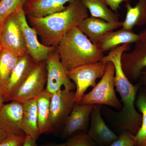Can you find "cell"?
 <instances>
[{"instance_id":"31","label":"cell","mask_w":146,"mask_h":146,"mask_svg":"<svg viewBox=\"0 0 146 146\" xmlns=\"http://www.w3.org/2000/svg\"><path fill=\"white\" fill-rule=\"evenodd\" d=\"M8 133L0 128V143L5 139Z\"/></svg>"},{"instance_id":"26","label":"cell","mask_w":146,"mask_h":146,"mask_svg":"<svg viewBox=\"0 0 146 146\" xmlns=\"http://www.w3.org/2000/svg\"><path fill=\"white\" fill-rule=\"evenodd\" d=\"M65 146H99L87 132H77L69 137Z\"/></svg>"},{"instance_id":"25","label":"cell","mask_w":146,"mask_h":146,"mask_svg":"<svg viewBox=\"0 0 146 146\" xmlns=\"http://www.w3.org/2000/svg\"><path fill=\"white\" fill-rule=\"evenodd\" d=\"M28 0H0V25L7 18L21 8Z\"/></svg>"},{"instance_id":"35","label":"cell","mask_w":146,"mask_h":146,"mask_svg":"<svg viewBox=\"0 0 146 146\" xmlns=\"http://www.w3.org/2000/svg\"><path fill=\"white\" fill-rule=\"evenodd\" d=\"M0 30H1V25H0ZM2 50L3 48L1 44V39H0V54H1Z\"/></svg>"},{"instance_id":"10","label":"cell","mask_w":146,"mask_h":146,"mask_svg":"<svg viewBox=\"0 0 146 146\" xmlns=\"http://www.w3.org/2000/svg\"><path fill=\"white\" fill-rule=\"evenodd\" d=\"M16 12L27 53L36 63L46 61L49 54L55 50V47L46 46L39 42L36 31L29 25L23 8L19 9Z\"/></svg>"},{"instance_id":"22","label":"cell","mask_w":146,"mask_h":146,"mask_svg":"<svg viewBox=\"0 0 146 146\" xmlns=\"http://www.w3.org/2000/svg\"><path fill=\"white\" fill-rule=\"evenodd\" d=\"M91 16L115 24L119 23V15L109 8L105 0H82Z\"/></svg>"},{"instance_id":"30","label":"cell","mask_w":146,"mask_h":146,"mask_svg":"<svg viewBox=\"0 0 146 146\" xmlns=\"http://www.w3.org/2000/svg\"><path fill=\"white\" fill-rule=\"evenodd\" d=\"M36 141L31 136L26 135L23 143L21 146H37Z\"/></svg>"},{"instance_id":"15","label":"cell","mask_w":146,"mask_h":146,"mask_svg":"<svg viewBox=\"0 0 146 146\" xmlns=\"http://www.w3.org/2000/svg\"><path fill=\"white\" fill-rule=\"evenodd\" d=\"M36 64L27 53L19 56L3 94L4 102L23 84Z\"/></svg>"},{"instance_id":"1","label":"cell","mask_w":146,"mask_h":146,"mask_svg":"<svg viewBox=\"0 0 146 146\" xmlns=\"http://www.w3.org/2000/svg\"><path fill=\"white\" fill-rule=\"evenodd\" d=\"M131 49L130 44H124L111 50L104 56L101 61L110 62L115 69V87L121 96L122 108L118 114V122L121 131H127L135 135L141 127L142 115L137 111L135 106L139 86L134 85L128 79L122 68V56Z\"/></svg>"},{"instance_id":"19","label":"cell","mask_w":146,"mask_h":146,"mask_svg":"<svg viewBox=\"0 0 146 146\" xmlns=\"http://www.w3.org/2000/svg\"><path fill=\"white\" fill-rule=\"evenodd\" d=\"M23 114L21 129L26 135L37 140L40 134L38 125L37 105L36 99L23 104Z\"/></svg>"},{"instance_id":"7","label":"cell","mask_w":146,"mask_h":146,"mask_svg":"<svg viewBox=\"0 0 146 146\" xmlns=\"http://www.w3.org/2000/svg\"><path fill=\"white\" fill-rule=\"evenodd\" d=\"M139 35L134 49L124 53L121 59L123 71L131 83L136 81L146 69V29Z\"/></svg>"},{"instance_id":"28","label":"cell","mask_w":146,"mask_h":146,"mask_svg":"<svg viewBox=\"0 0 146 146\" xmlns=\"http://www.w3.org/2000/svg\"><path fill=\"white\" fill-rule=\"evenodd\" d=\"M26 135L9 133L5 139L0 143V146H21L23 143Z\"/></svg>"},{"instance_id":"2","label":"cell","mask_w":146,"mask_h":146,"mask_svg":"<svg viewBox=\"0 0 146 146\" xmlns=\"http://www.w3.org/2000/svg\"><path fill=\"white\" fill-rule=\"evenodd\" d=\"M88 16L89 11L82 0H72L62 11L39 18L31 16L27 18L42 44L56 47L69 31L78 27Z\"/></svg>"},{"instance_id":"29","label":"cell","mask_w":146,"mask_h":146,"mask_svg":"<svg viewBox=\"0 0 146 146\" xmlns=\"http://www.w3.org/2000/svg\"><path fill=\"white\" fill-rule=\"evenodd\" d=\"M131 0H105L107 5L111 10L117 13L121 4L123 2L130 3Z\"/></svg>"},{"instance_id":"14","label":"cell","mask_w":146,"mask_h":146,"mask_svg":"<svg viewBox=\"0 0 146 146\" xmlns=\"http://www.w3.org/2000/svg\"><path fill=\"white\" fill-rule=\"evenodd\" d=\"M23 106L21 103L11 101L4 104L0 110V128L7 133L26 135L21 129Z\"/></svg>"},{"instance_id":"27","label":"cell","mask_w":146,"mask_h":146,"mask_svg":"<svg viewBox=\"0 0 146 146\" xmlns=\"http://www.w3.org/2000/svg\"><path fill=\"white\" fill-rule=\"evenodd\" d=\"M135 135L127 131H123L118 138L108 146H136Z\"/></svg>"},{"instance_id":"17","label":"cell","mask_w":146,"mask_h":146,"mask_svg":"<svg viewBox=\"0 0 146 146\" xmlns=\"http://www.w3.org/2000/svg\"><path fill=\"white\" fill-rule=\"evenodd\" d=\"M72 0H28L23 9L27 16L44 17L62 11L66 8V3Z\"/></svg>"},{"instance_id":"32","label":"cell","mask_w":146,"mask_h":146,"mask_svg":"<svg viewBox=\"0 0 146 146\" xmlns=\"http://www.w3.org/2000/svg\"><path fill=\"white\" fill-rule=\"evenodd\" d=\"M66 143H48L44 144L40 146H65Z\"/></svg>"},{"instance_id":"6","label":"cell","mask_w":146,"mask_h":146,"mask_svg":"<svg viewBox=\"0 0 146 146\" xmlns=\"http://www.w3.org/2000/svg\"><path fill=\"white\" fill-rule=\"evenodd\" d=\"M106 63L102 61L81 65L67 72L68 77L76 86L74 101L79 104L89 87L94 88L98 79L101 78L106 69Z\"/></svg>"},{"instance_id":"23","label":"cell","mask_w":146,"mask_h":146,"mask_svg":"<svg viewBox=\"0 0 146 146\" xmlns=\"http://www.w3.org/2000/svg\"><path fill=\"white\" fill-rule=\"evenodd\" d=\"M19 57L5 49L0 54V91L3 95Z\"/></svg>"},{"instance_id":"21","label":"cell","mask_w":146,"mask_h":146,"mask_svg":"<svg viewBox=\"0 0 146 146\" xmlns=\"http://www.w3.org/2000/svg\"><path fill=\"white\" fill-rule=\"evenodd\" d=\"M125 7L126 14L122 28L132 31L136 26L141 27L146 25V0H138L133 7L130 3H126Z\"/></svg>"},{"instance_id":"33","label":"cell","mask_w":146,"mask_h":146,"mask_svg":"<svg viewBox=\"0 0 146 146\" xmlns=\"http://www.w3.org/2000/svg\"><path fill=\"white\" fill-rule=\"evenodd\" d=\"M141 76H143V82L144 85L146 86V69L143 71Z\"/></svg>"},{"instance_id":"11","label":"cell","mask_w":146,"mask_h":146,"mask_svg":"<svg viewBox=\"0 0 146 146\" xmlns=\"http://www.w3.org/2000/svg\"><path fill=\"white\" fill-rule=\"evenodd\" d=\"M75 92L61 89L52 94L50 103V119L54 129L65 124L74 101Z\"/></svg>"},{"instance_id":"13","label":"cell","mask_w":146,"mask_h":146,"mask_svg":"<svg viewBox=\"0 0 146 146\" xmlns=\"http://www.w3.org/2000/svg\"><path fill=\"white\" fill-rule=\"evenodd\" d=\"M101 105H95L90 115V124L87 133L99 146H108L118 138L108 127L102 117Z\"/></svg>"},{"instance_id":"8","label":"cell","mask_w":146,"mask_h":146,"mask_svg":"<svg viewBox=\"0 0 146 146\" xmlns=\"http://www.w3.org/2000/svg\"><path fill=\"white\" fill-rule=\"evenodd\" d=\"M0 25V39L3 49L8 50L18 56L26 54L23 35L16 11L6 18Z\"/></svg>"},{"instance_id":"16","label":"cell","mask_w":146,"mask_h":146,"mask_svg":"<svg viewBox=\"0 0 146 146\" xmlns=\"http://www.w3.org/2000/svg\"><path fill=\"white\" fill-rule=\"evenodd\" d=\"M123 22L113 24L91 16L83 20L78 27L92 43L97 45L104 36L114 30L122 26Z\"/></svg>"},{"instance_id":"5","label":"cell","mask_w":146,"mask_h":146,"mask_svg":"<svg viewBox=\"0 0 146 146\" xmlns=\"http://www.w3.org/2000/svg\"><path fill=\"white\" fill-rule=\"evenodd\" d=\"M47 73L46 61L36 63L27 78L10 95L7 102L16 101L23 104L36 99L46 89Z\"/></svg>"},{"instance_id":"12","label":"cell","mask_w":146,"mask_h":146,"mask_svg":"<svg viewBox=\"0 0 146 146\" xmlns=\"http://www.w3.org/2000/svg\"><path fill=\"white\" fill-rule=\"evenodd\" d=\"M95 105L75 104L66 121L62 132L64 138H69L77 132H87L90 115Z\"/></svg>"},{"instance_id":"18","label":"cell","mask_w":146,"mask_h":146,"mask_svg":"<svg viewBox=\"0 0 146 146\" xmlns=\"http://www.w3.org/2000/svg\"><path fill=\"white\" fill-rule=\"evenodd\" d=\"M139 36V34L134 33L133 31L122 28L117 31L110 32L104 36L97 46L104 53L120 45L135 43Z\"/></svg>"},{"instance_id":"24","label":"cell","mask_w":146,"mask_h":146,"mask_svg":"<svg viewBox=\"0 0 146 146\" xmlns=\"http://www.w3.org/2000/svg\"><path fill=\"white\" fill-rule=\"evenodd\" d=\"M135 106L142 115L141 127L135 135L137 146H146V89L137 95Z\"/></svg>"},{"instance_id":"3","label":"cell","mask_w":146,"mask_h":146,"mask_svg":"<svg viewBox=\"0 0 146 146\" xmlns=\"http://www.w3.org/2000/svg\"><path fill=\"white\" fill-rule=\"evenodd\" d=\"M55 50L68 71L81 65L99 62L104 56L97 45L78 27L65 35L55 47Z\"/></svg>"},{"instance_id":"20","label":"cell","mask_w":146,"mask_h":146,"mask_svg":"<svg viewBox=\"0 0 146 146\" xmlns=\"http://www.w3.org/2000/svg\"><path fill=\"white\" fill-rule=\"evenodd\" d=\"M52 94L45 90L36 99L39 133L46 134L54 130L51 123L50 103Z\"/></svg>"},{"instance_id":"36","label":"cell","mask_w":146,"mask_h":146,"mask_svg":"<svg viewBox=\"0 0 146 146\" xmlns=\"http://www.w3.org/2000/svg\"></svg>"},{"instance_id":"4","label":"cell","mask_w":146,"mask_h":146,"mask_svg":"<svg viewBox=\"0 0 146 146\" xmlns=\"http://www.w3.org/2000/svg\"><path fill=\"white\" fill-rule=\"evenodd\" d=\"M115 69L113 63H106V69L101 80L88 94H84L79 104L105 105L115 109L121 110L122 105L115 91Z\"/></svg>"},{"instance_id":"9","label":"cell","mask_w":146,"mask_h":146,"mask_svg":"<svg viewBox=\"0 0 146 146\" xmlns=\"http://www.w3.org/2000/svg\"><path fill=\"white\" fill-rule=\"evenodd\" d=\"M47 82L46 90L51 94L62 89L73 91L76 88L67 74L68 71L63 66L60 56L55 50L49 54L46 60Z\"/></svg>"},{"instance_id":"34","label":"cell","mask_w":146,"mask_h":146,"mask_svg":"<svg viewBox=\"0 0 146 146\" xmlns=\"http://www.w3.org/2000/svg\"><path fill=\"white\" fill-rule=\"evenodd\" d=\"M4 100L3 96L1 92L0 91V110L1 109L3 106L4 105Z\"/></svg>"}]
</instances>
